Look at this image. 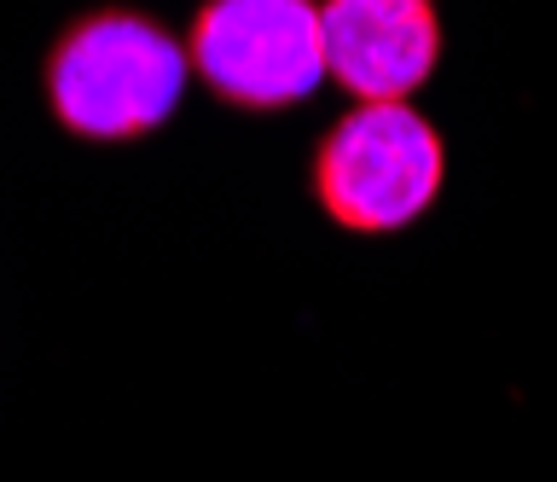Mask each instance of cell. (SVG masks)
<instances>
[{"mask_svg":"<svg viewBox=\"0 0 557 482\" xmlns=\"http://www.w3.org/2000/svg\"><path fill=\"white\" fill-rule=\"evenodd\" d=\"M325 82L355 99H412L442 64L435 0H320Z\"/></svg>","mask_w":557,"mask_h":482,"instance_id":"4","label":"cell"},{"mask_svg":"<svg viewBox=\"0 0 557 482\" xmlns=\"http://www.w3.org/2000/svg\"><path fill=\"white\" fill-rule=\"evenodd\" d=\"M186 59L191 82L233 111L308 106L325 82L320 0H203L186 24Z\"/></svg>","mask_w":557,"mask_h":482,"instance_id":"3","label":"cell"},{"mask_svg":"<svg viewBox=\"0 0 557 482\" xmlns=\"http://www.w3.org/2000/svg\"><path fill=\"white\" fill-rule=\"evenodd\" d=\"M191 82L186 41L134 7H99L64 24L47 47L41 88L64 134L94 146L146 140L181 111Z\"/></svg>","mask_w":557,"mask_h":482,"instance_id":"1","label":"cell"},{"mask_svg":"<svg viewBox=\"0 0 557 482\" xmlns=\"http://www.w3.org/2000/svg\"><path fill=\"white\" fill-rule=\"evenodd\" d=\"M313 203L348 233H400L447 181V146L412 99L348 106L313 146Z\"/></svg>","mask_w":557,"mask_h":482,"instance_id":"2","label":"cell"}]
</instances>
